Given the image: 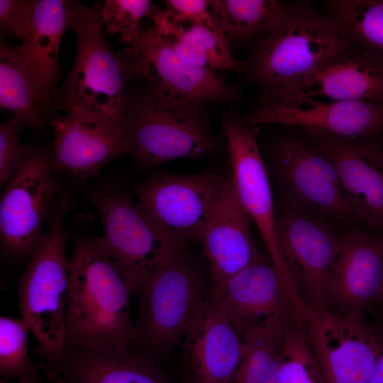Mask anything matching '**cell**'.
I'll return each mask as SVG.
<instances>
[{"mask_svg":"<svg viewBox=\"0 0 383 383\" xmlns=\"http://www.w3.org/2000/svg\"><path fill=\"white\" fill-rule=\"evenodd\" d=\"M79 232L72 240L66 347L138 345L131 316V296L135 292L132 284L101 236Z\"/></svg>","mask_w":383,"mask_h":383,"instance_id":"1","label":"cell"},{"mask_svg":"<svg viewBox=\"0 0 383 383\" xmlns=\"http://www.w3.org/2000/svg\"><path fill=\"white\" fill-rule=\"evenodd\" d=\"M72 202L62 194L49 215L43 237L28 259L18 285L21 318L37 341L47 368L66 348V313L72 264L67 255L66 218Z\"/></svg>","mask_w":383,"mask_h":383,"instance_id":"2","label":"cell"},{"mask_svg":"<svg viewBox=\"0 0 383 383\" xmlns=\"http://www.w3.org/2000/svg\"><path fill=\"white\" fill-rule=\"evenodd\" d=\"M68 28L77 38L73 66L54 93L55 110L125 121L128 77L125 65L104 36L101 1L87 6L67 1Z\"/></svg>","mask_w":383,"mask_h":383,"instance_id":"3","label":"cell"},{"mask_svg":"<svg viewBox=\"0 0 383 383\" xmlns=\"http://www.w3.org/2000/svg\"><path fill=\"white\" fill-rule=\"evenodd\" d=\"M357 48L328 16L309 2L289 4L279 25L256 43L246 77L262 88L261 99L308 77L335 56Z\"/></svg>","mask_w":383,"mask_h":383,"instance_id":"4","label":"cell"},{"mask_svg":"<svg viewBox=\"0 0 383 383\" xmlns=\"http://www.w3.org/2000/svg\"><path fill=\"white\" fill-rule=\"evenodd\" d=\"M201 105L165 97L145 85H128L125 128L129 155L139 170L214 152L217 141Z\"/></svg>","mask_w":383,"mask_h":383,"instance_id":"5","label":"cell"},{"mask_svg":"<svg viewBox=\"0 0 383 383\" xmlns=\"http://www.w3.org/2000/svg\"><path fill=\"white\" fill-rule=\"evenodd\" d=\"M185 248L157 265L135 292L138 345L155 357L168 355L182 343L212 293Z\"/></svg>","mask_w":383,"mask_h":383,"instance_id":"6","label":"cell"},{"mask_svg":"<svg viewBox=\"0 0 383 383\" xmlns=\"http://www.w3.org/2000/svg\"><path fill=\"white\" fill-rule=\"evenodd\" d=\"M89 198L101 222L103 241L135 292L157 265L186 246L166 234L133 192L115 179L94 187Z\"/></svg>","mask_w":383,"mask_h":383,"instance_id":"7","label":"cell"},{"mask_svg":"<svg viewBox=\"0 0 383 383\" xmlns=\"http://www.w3.org/2000/svg\"><path fill=\"white\" fill-rule=\"evenodd\" d=\"M61 195L50 146L37 145L33 155L1 189L0 243L4 256L14 260L30 257Z\"/></svg>","mask_w":383,"mask_h":383,"instance_id":"8","label":"cell"},{"mask_svg":"<svg viewBox=\"0 0 383 383\" xmlns=\"http://www.w3.org/2000/svg\"><path fill=\"white\" fill-rule=\"evenodd\" d=\"M227 177L214 170L191 174L155 171L135 187L133 194L166 234L186 245L201 242Z\"/></svg>","mask_w":383,"mask_h":383,"instance_id":"9","label":"cell"},{"mask_svg":"<svg viewBox=\"0 0 383 383\" xmlns=\"http://www.w3.org/2000/svg\"><path fill=\"white\" fill-rule=\"evenodd\" d=\"M299 315L326 383H369L380 336L363 313L316 309L304 303Z\"/></svg>","mask_w":383,"mask_h":383,"instance_id":"10","label":"cell"},{"mask_svg":"<svg viewBox=\"0 0 383 383\" xmlns=\"http://www.w3.org/2000/svg\"><path fill=\"white\" fill-rule=\"evenodd\" d=\"M128 45L118 54L125 65L129 82L143 81L155 93L184 102H235L239 99L235 87L212 71L182 60L153 26L140 28Z\"/></svg>","mask_w":383,"mask_h":383,"instance_id":"11","label":"cell"},{"mask_svg":"<svg viewBox=\"0 0 383 383\" xmlns=\"http://www.w3.org/2000/svg\"><path fill=\"white\" fill-rule=\"evenodd\" d=\"M245 124L299 127L321 140L353 141L383 134V106L361 101H321L289 96L260 101L243 116Z\"/></svg>","mask_w":383,"mask_h":383,"instance_id":"12","label":"cell"},{"mask_svg":"<svg viewBox=\"0 0 383 383\" xmlns=\"http://www.w3.org/2000/svg\"><path fill=\"white\" fill-rule=\"evenodd\" d=\"M221 124L229 154L230 177L238 197L260 233L288 293L296 296L299 293L279 245L272 192L257 144L256 126L245 124L231 113L223 116Z\"/></svg>","mask_w":383,"mask_h":383,"instance_id":"13","label":"cell"},{"mask_svg":"<svg viewBox=\"0 0 383 383\" xmlns=\"http://www.w3.org/2000/svg\"><path fill=\"white\" fill-rule=\"evenodd\" d=\"M278 177L293 209L313 217L355 223L335 163L316 147L287 137L274 150Z\"/></svg>","mask_w":383,"mask_h":383,"instance_id":"14","label":"cell"},{"mask_svg":"<svg viewBox=\"0 0 383 383\" xmlns=\"http://www.w3.org/2000/svg\"><path fill=\"white\" fill-rule=\"evenodd\" d=\"M277 233L283 260L302 301L316 309L328 308V279L340 235L293 208L277 218Z\"/></svg>","mask_w":383,"mask_h":383,"instance_id":"15","label":"cell"},{"mask_svg":"<svg viewBox=\"0 0 383 383\" xmlns=\"http://www.w3.org/2000/svg\"><path fill=\"white\" fill-rule=\"evenodd\" d=\"M50 124L55 138L49 146L58 174L93 177L108 163L129 155L125 121L67 113Z\"/></svg>","mask_w":383,"mask_h":383,"instance_id":"16","label":"cell"},{"mask_svg":"<svg viewBox=\"0 0 383 383\" xmlns=\"http://www.w3.org/2000/svg\"><path fill=\"white\" fill-rule=\"evenodd\" d=\"M383 296V236L351 228L340 235L328 285V305L364 313Z\"/></svg>","mask_w":383,"mask_h":383,"instance_id":"17","label":"cell"},{"mask_svg":"<svg viewBox=\"0 0 383 383\" xmlns=\"http://www.w3.org/2000/svg\"><path fill=\"white\" fill-rule=\"evenodd\" d=\"M182 344L194 383H234L245 353V339L213 292Z\"/></svg>","mask_w":383,"mask_h":383,"instance_id":"18","label":"cell"},{"mask_svg":"<svg viewBox=\"0 0 383 383\" xmlns=\"http://www.w3.org/2000/svg\"><path fill=\"white\" fill-rule=\"evenodd\" d=\"M335 163L355 222L383 235V146L374 138L321 140L316 146Z\"/></svg>","mask_w":383,"mask_h":383,"instance_id":"19","label":"cell"},{"mask_svg":"<svg viewBox=\"0 0 383 383\" xmlns=\"http://www.w3.org/2000/svg\"><path fill=\"white\" fill-rule=\"evenodd\" d=\"M132 348L66 347L58 363L43 371L56 383H169L153 355Z\"/></svg>","mask_w":383,"mask_h":383,"instance_id":"20","label":"cell"},{"mask_svg":"<svg viewBox=\"0 0 383 383\" xmlns=\"http://www.w3.org/2000/svg\"><path fill=\"white\" fill-rule=\"evenodd\" d=\"M289 96L383 106V54L351 49L332 58L313 74L260 101Z\"/></svg>","mask_w":383,"mask_h":383,"instance_id":"21","label":"cell"},{"mask_svg":"<svg viewBox=\"0 0 383 383\" xmlns=\"http://www.w3.org/2000/svg\"><path fill=\"white\" fill-rule=\"evenodd\" d=\"M243 336L252 328L296 315V308L273 265L262 259L212 289Z\"/></svg>","mask_w":383,"mask_h":383,"instance_id":"22","label":"cell"},{"mask_svg":"<svg viewBox=\"0 0 383 383\" xmlns=\"http://www.w3.org/2000/svg\"><path fill=\"white\" fill-rule=\"evenodd\" d=\"M250 221L229 176L218 208L201 240L212 289L263 259L252 238Z\"/></svg>","mask_w":383,"mask_h":383,"instance_id":"23","label":"cell"},{"mask_svg":"<svg viewBox=\"0 0 383 383\" xmlns=\"http://www.w3.org/2000/svg\"><path fill=\"white\" fill-rule=\"evenodd\" d=\"M67 28V1L38 0L30 27L18 45L35 77L48 123L61 117L53 108L52 99L62 78L59 51Z\"/></svg>","mask_w":383,"mask_h":383,"instance_id":"24","label":"cell"},{"mask_svg":"<svg viewBox=\"0 0 383 383\" xmlns=\"http://www.w3.org/2000/svg\"><path fill=\"white\" fill-rule=\"evenodd\" d=\"M0 106L27 126L47 134V124L35 77L18 46L1 43Z\"/></svg>","mask_w":383,"mask_h":383,"instance_id":"25","label":"cell"},{"mask_svg":"<svg viewBox=\"0 0 383 383\" xmlns=\"http://www.w3.org/2000/svg\"><path fill=\"white\" fill-rule=\"evenodd\" d=\"M295 318L274 319L244 334L245 353L234 383H277L286 333Z\"/></svg>","mask_w":383,"mask_h":383,"instance_id":"26","label":"cell"},{"mask_svg":"<svg viewBox=\"0 0 383 383\" xmlns=\"http://www.w3.org/2000/svg\"><path fill=\"white\" fill-rule=\"evenodd\" d=\"M216 24L226 36L247 41L276 28L289 8L277 0H211Z\"/></svg>","mask_w":383,"mask_h":383,"instance_id":"27","label":"cell"},{"mask_svg":"<svg viewBox=\"0 0 383 383\" xmlns=\"http://www.w3.org/2000/svg\"><path fill=\"white\" fill-rule=\"evenodd\" d=\"M343 37L358 49L383 54V0L324 2Z\"/></svg>","mask_w":383,"mask_h":383,"instance_id":"28","label":"cell"},{"mask_svg":"<svg viewBox=\"0 0 383 383\" xmlns=\"http://www.w3.org/2000/svg\"><path fill=\"white\" fill-rule=\"evenodd\" d=\"M30 330L21 318L0 317V374L11 383H42L40 370L29 355Z\"/></svg>","mask_w":383,"mask_h":383,"instance_id":"29","label":"cell"},{"mask_svg":"<svg viewBox=\"0 0 383 383\" xmlns=\"http://www.w3.org/2000/svg\"><path fill=\"white\" fill-rule=\"evenodd\" d=\"M277 383H326L297 314L286 333Z\"/></svg>","mask_w":383,"mask_h":383,"instance_id":"30","label":"cell"},{"mask_svg":"<svg viewBox=\"0 0 383 383\" xmlns=\"http://www.w3.org/2000/svg\"><path fill=\"white\" fill-rule=\"evenodd\" d=\"M149 0H106L101 2L103 26L108 34L118 33L129 44L137 35L142 18L150 17L153 9Z\"/></svg>","mask_w":383,"mask_h":383,"instance_id":"31","label":"cell"},{"mask_svg":"<svg viewBox=\"0 0 383 383\" xmlns=\"http://www.w3.org/2000/svg\"><path fill=\"white\" fill-rule=\"evenodd\" d=\"M27 126L18 116L0 123V186L3 187L33 155L36 145L25 143L21 135Z\"/></svg>","mask_w":383,"mask_h":383,"instance_id":"32","label":"cell"},{"mask_svg":"<svg viewBox=\"0 0 383 383\" xmlns=\"http://www.w3.org/2000/svg\"><path fill=\"white\" fill-rule=\"evenodd\" d=\"M186 29L206 57L211 71L230 70L238 72L243 70L244 65L231 55L226 36L218 27L190 25Z\"/></svg>","mask_w":383,"mask_h":383,"instance_id":"33","label":"cell"},{"mask_svg":"<svg viewBox=\"0 0 383 383\" xmlns=\"http://www.w3.org/2000/svg\"><path fill=\"white\" fill-rule=\"evenodd\" d=\"M38 0H0V32L23 40L32 23Z\"/></svg>","mask_w":383,"mask_h":383,"instance_id":"34","label":"cell"},{"mask_svg":"<svg viewBox=\"0 0 383 383\" xmlns=\"http://www.w3.org/2000/svg\"><path fill=\"white\" fill-rule=\"evenodd\" d=\"M165 2L167 16L177 24L183 26V23H189L190 25L218 27L212 13L211 1L167 0Z\"/></svg>","mask_w":383,"mask_h":383,"instance_id":"35","label":"cell"},{"mask_svg":"<svg viewBox=\"0 0 383 383\" xmlns=\"http://www.w3.org/2000/svg\"><path fill=\"white\" fill-rule=\"evenodd\" d=\"M378 330L380 336V353L369 383H383V329Z\"/></svg>","mask_w":383,"mask_h":383,"instance_id":"36","label":"cell"},{"mask_svg":"<svg viewBox=\"0 0 383 383\" xmlns=\"http://www.w3.org/2000/svg\"><path fill=\"white\" fill-rule=\"evenodd\" d=\"M0 383H11V382L4 380V379H1Z\"/></svg>","mask_w":383,"mask_h":383,"instance_id":"37","label":"cell"},{"mask_svg":"<svg viewBox=\"0 0 383 383\" xmlns=\"http://www.w3.org/2000/svg\"><path fill=\"white\" fill-rule=\"evenodd\" d=\"M382 236H383V235H382ZM379 306H382V309H383V296H382V301H381V302H380Z\"/></svg>","mask_w":383,"mask_h":383,"instance_id":"38","label":"cell"}]
</instances>
